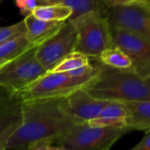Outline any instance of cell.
Instances as JSON below:
<instances>
[{"instance_id":"cell-12","label":"cell","mask_w":150,"mask_h":150,"mask_svg":"<svg viewBox=\"0 0 150 150\" xmlns=\"http://www.w3.org/2000/svg\"><path fill=\"white\" fill-rule=\"evenodd\" d=\"M127 117L128 110L124 103L110 101L100 115L88 122V125L92 127H128Z\"/></svg>"},{"instance_id":"cell-23","label":"cell","mask_w":150,"mask_h":150,"mask_svg":"<svg viewBox=\"0 0 150 150\" xmlns=\"http://www.w3.org/2000/svg\"><path fill=\"white\" fill-rule=\"evenodd\" d=\"M131 150H150V128L146 131L142 139Z\"/></svg>"},{"instance_id":"cell-4","label":"cell","mask_w":150,"mask_h":150,"mask_svg":"<svg viewBox=\"0 0 150 150\" xmlns=\"http://www.w3.org/2000/svg\"><path fill=\"white\" fill-rule=\"evenodd\" d=\"M132 131L129 127H92L88 123L74 125L69 132L55 143L67 150H110L124 134Z\"/></svg>"},{"instance_id":"cell-8","label":"cell","mask_w":150,"mask_h":150,"mask_svg":"<svg viewBox=\"0 0 150 150\" xmlns=\"http://www.w3.org/2000/svg\"><path fill=\"white\" fill-rule=\"evenodd\" d=\"M110 28L135 34L150 42V9L138 3L110 6L106 12Z\"/></svg>"},{"instance_id":"cell-25","label":"cell","mask_w":150,"mask_h":150,"mask_svg":"<svg viewBox=\"0 0 150 150\" xmlns=\"http://www.w3.org/2000/svg\"><path fill=\"white\" fill-rule=\"evenodd\" d=\"M40 6H48V5H54L56 2L59 1V0H39Z\"/></svg>"},{"instance_id":"cell-3","label":"cell","mask_w":150,"mask_h":150,"mask_svg":"<svg viewBox=\"0 0 150 150\" xmlns=\"http://www.w3.org/2000/svg\"><path fill=\"white\" fill-rule=\"evenodd\" d=\"M98 72L97 69L94 72L82 76H74L69 72H47L44 76L37 80L25 89L17 92L22 102L67 97L70 94L87 86Z\"/></svg>"},{"instance_id":"cell-28","label":"cell","mask_w":150,"mask_h":150,"mask_svg":"<svg viewBox=\"0 0 150 150\" xmlns=\"http://www.w3.org/2000/svg\"><path fill=\"white\" fill-rule=\"evenodd\" d=\"M5 64V63H4L3 61H1V60H0V66H1L2 64Z\"/></svg>"},{"instance_id":"cell-17","label":"cell","mask_w":150,"mask_h":150,"mask_svg":"<svg viewBox=\"0 0 150 150\" xmlns=\"http://www.w3.org/2000/svg\"><path fill=\"white\" fill-rule=\"evenodd\" d=\"M32 14L35 18L43 21H66L71 15V10L61 5H48L35 7Z\"/></svg>"},{"instance_id":"cell-7","label":"cell","mask_w":150,"mask_h":150,"mask_svg":"<svg viewBox=\"0 0 150 150\" xmlns=\"http://www.w3.org/2000/svg\"><path fill=\"white\" fill-rule=\"evenodd\" d=\"M110 28L106 16L91 13L80 18L77 52L98 59L101 54L112 48Z\"/></svg>"},{"instance_id":"cell-18","label":"cell","mask_w":150,"mask_h":150,"mask_svg":"<svg viewBox=\"0 0 150 150\" xmlns=\"http://www.w3.org/2000/svg\"><path fill=\"white\" fill-rule=\"evenodd\" d=\"M98 60L110 67L119 70H132V63L129 57L117 47L104 50Z\"/></svg>"},{"instance_id":"cell-27","label":"cell","mask_w":150,"mask_h":150,"mask_svg":"<svg viewBox=\"0 0 150 150\" xmlns=\"http://www.w3.org/2000/svg\"><path fill=\"white\" fill-rule=\"evenodd\" d=\"M145 81L146 82V84L148 85V87L150 88V76L148 77V78H146V80H145Z\"/></svg>"},{"instance_id":"cell-20","label":"cell","mask_w":150,"mask_h":150,"mask_svg":"<svg viewBox=\"0 0 150 150\" xmlns=\"http://www.w3.org/2000/svg\"><path fill=\"white\" fill-rule=\"evenodd\" d=\"M27 28L24 22V20L19 21L13 25L7 27H0V43H2L8 39L20 35L21 33H26Z\"/></svg>"},{"instance_id":"cell-19","label":"cell","mask_w":150,"mask_h":150,"mask_svg":"<svg viewBox=\"0 0 150 150\" xmlns=\"http://www.w3.org/2000/svg\"><path fill=\"white\" fill-rule=\"evenodd\" d=\"M90 63V58L80 52L74 51L63 59L51 71L52 72H67L79 69Z\"/></svg>"},{"instance_id":"cell-22","label":"cell","mask_w":150,"mask_h":150,"mask_svg":"<svg viewBox=\"0 0 150 150\" xmlns=\"http://www.w3.org/2000/svg\"><path fill=\"white\" fill-rule=\"evenodd\" d=\"M27 150H67V149L57 145L54 146L53 143L49 140H39L29 144Z\"/></svg>"},{"instance_id":"cell-16","label":"cell","mask_w":150,"mask_h":150,"mask_svg":"<svg viewBox=\"0 0 150 150\" xmlns=\"http://www.w3.org/2000/svg\"><path fill=\"white\" fill-rule=\"evenodd\" d=\"M34 44L26 33L17 35L7 41L0 43V60L6 63L13 60L33 47Z\"/></svg>"},{"instance_id":"cell-21","label":"cell","mask_w":150,"mask_h":150,"mask_svg":"<svg viewBox=\"0 0 150 150\" xmlns=\"http://www.w3.org/2000/svg\"><path fill=\"white\" fill-rule=\"evenodd\" d=\"M15 3L19 7L21 13L25 17L32 14L35 8L40 6L39 0H15Z\"/></svg>"},{"instance_id":"cell-24","label":"cell","mask_w":150,"mask_h":150,"mask_svg":"<svg viewBox=\"0 0 150 150\" xmlns=\"http://www.w3.org/2000/svg\"><path fill=\"white\" fill-rule=\"evenodd\" d=\"M141 0H108L110 6H116V5H126V4H132L137 3Z\"/></svg>"},{"instance_id":"cell-15","label":"cell","mask_w":150,"mask_h":150,"mask_svg":"<svg viewBox=\"0 0 150 150\" xmlns=\"http://www.w3.org/2000/svg\"><path fill=\"white\" fill-rule=\"evenodd\" d=\"M128 110L127 126L132 130L150 128V100L122 102Z\"/></svg>"},{"instance_id":"cell-9","label":"cell","mask_w":150,"mask_h":150,"mask_svg":"<svg viewBox=\"0 0 150 150\" xmlns=\"http://www.w3.org/2000/svg\"><path fill=\"white\" fill-rule=\"evenodd\" d=\"M112 46L125 52L132 63V71L146 80L150 76V42L131 32L110 28Z\"/></svg>"},{"instance_id":"cell-11","label":"cell","mask_w":150,"mask_h":150,"mask_svg":"<svg viewBox=\"0 0 150 150\" xmlns=\"http://www.w3.org/2000/svg\"><path fill=\"white\" fill-rule=\"evenodd\" d=\"M109 102L92 97L83 88L72 92L66 97L71 114L80 124L88 123L96 118Z\"/></svg>"},{"instance_id":"cell-26","label":"cell","mask_w":150,"mask_h":150,"mask_svg":"<svg viewBox=\"0 0 150 150\" xmlns=\"http://www.w3.org/2000/svg\"><path fill=\"white\" fill-rule=\"evenodd\" d=\"M137 3L139 4V5L147 6V7H150V0H141V1H139Z\"/></svg>"},{"instance_id":"cell-10","label":"cell","mask_w":150,"mask_h":150,"mask_svg":"<svg viewBox=\"0 0 150 150\" xmlns=\"http://www.w3.org/2000/svg\"><path fill=\"white\" fill-rule=\"evenodd\" d=\"M21 105L16 93L0 88V150H6L8 140L22 124Z\"/></svg>"},{"instance_id":"cell-5","label":"cell","mask_w":150,"mask_h":150,"mask_svg":"<svg viewBox=\"0 0 150 150\" xmlns=\"http://www.w3.org/2000/svg\"><path fill=\"white\" fill-rule=\"evenodd\" d=\"M39 45L0 66V88L17 93L32 85L48 72L39 63L35 52Z\"/></svg>"},{"instance_id":"cell-6","label":"cell","mask_w":150,"mask_h":150,"mask_svg":"<svg viewBox=\"0 0 150 150\" xmlns=\"http://www.w3.org/2000/svg\"><path fill=\"white\" fill-rule=\"evenodd\" d=\"M80 18L64 23L37 48L35 56L42 66L51 71L63 59L76 50Z\"/></svg>"},{"instance_id":"cell-13","label":"cell","mask_w":150,"mask_h":150,"mask_svg":"<svg viewBox=\"0 0 150 150\" xmlns=\"http://www.w3.org/2000/svg\"><path fill=\"white\" fill-rule=\"evenodd\" d=\"M27 28V35L34 44L40 45L52 34H54L64 21H48L35 18L29 14L24 19Z\"/></svg>"},{"instance_id":"cell-2","label":"cell","mask_w":150,"mask_h":150,"mask_svg":"<svg viewBox=\"0 0 150 150\" xmlns=\"http://www.w3.org/2000/svg\"><path fill=\"white\" fill-rule=\"evenodd\" d=\"M92 97L103 101L134 102L150 100V88L132 70H119L98 60L96 76L83 88Z\"/></svg>"},{"instance_id":"cell-29","label":"cell","mask_w":150,"mask_h":150,"mask_svg":"<svg viewBox=\"0 0 150 150\" xmlns=\"http://www.w3.org/2000/svg\"><path fill=\"white\" fill-rule=\"evenodd\" d=\"M146 7H147V6H146ZM148 8H149V9H150V7H148Z\"/></svg>"},{"instance_id":"cell-14","label":"cell","mask_w":150,"mask_h":150,"mask_svg":"<svg viewBox=\"0 0 150 150\" xmlns=\"http://www.w3.org/2000/svg\"><path fill=\"white\" fill-rule=\"evenodd\" d=\"M54 5L67 6L71 10L69 21L91 14L99 13L106 16V12L110 6L108 0H59Z\"/></svg>"},{"instance_id":"cell-1","label":"cell","mask_w":150,"mask_h":150,"mask_svg":"<svg viewBox=\"0 0 150 150\" xmlns=\"http://www.w3.org/2000/svg\"><path fill=\"white\" fill-rule=\"evenodd\" d=\"M21 110L22 124L8 140L6 150H27L39 140L55 143L80 124L71 114L66 97L22 102Z\"/></svg>"}]
</instances>
